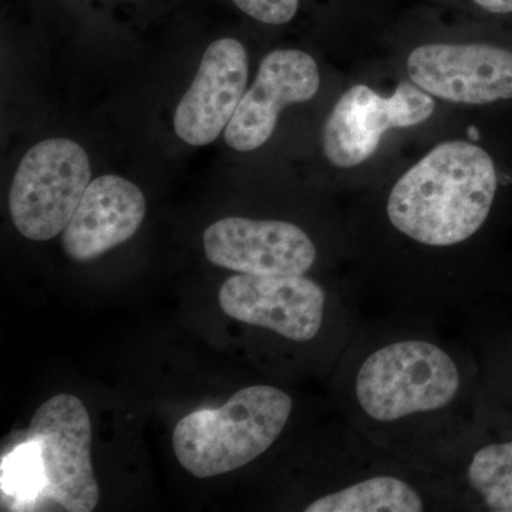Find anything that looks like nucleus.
<instances>
[{
  "label": "nucleus",
  "mask_w": 512,
  "mask_h": 512,
  "mask_svg": "<svg viewBox=\"0 0 512 512\" xmlns=\"http://www.w3.org/2000/svg\"><path fill=\"white\" fill-rule=\"evenodd\" d=\"M497 190V170L487 151L466 141H447L393 185L384 218L414 247L450 251L464 247L484 228Z\"/></svg>",
  "instance_id": "obj_2"
},
{
  "label": "nucleus",
  "mask_w": 512,
  "mask_h": 512,
  "mask_svg": "<svg viewBox=\"0 0 512 512\" xmlns=\"http://www.w3.org/2000/svg\"><path fill=\"white\" fill-rule=\"evenodd\" d=\"M481 366L437 323L362 320L333 369L336 409L366 439L427 474L476 430Z\"/></svg>",
  "instance_id": "obj_1"
},
{
  "label": "nucleus",
  "mask_w": 512,
  "mask_h": 512,
  "mask_svg": "<svg viewBox=\"0 0 512 512\" xmlns=\"http://www.w3.org/2000/svg\"><path fill=\"white\" fill-rule=\"evenodd\" d=\"M434 109V100L416 84L400 83L389 99L357 84L340 97L326 120L323 153L335 167H357L375 154L389 128L417 126Z\"/></svg>",
  "instance_id": "obj_7"
},
{
  "label": "nucleus",
  "mask_w": 512,
  "mask_h": 512,
  "mask_svg": "<svg viewBox=\"0 0 512 512\" xmlns=\"http://www.w3.org/2000/svg\"><path fill=\"white\" fill-rule=\"evenodd\" d=\"M86 151L69 138H49L20 161L9 192L13 225L32 241L62 234L92 183Z\"/></svg>",
  "instance_id": "obj_5"
},
{
  "label": "nucleus",
  "mask_w": 512,
  "mask_h": 512,
  "mask_svg": "<svg viewBox=\"0 0 512 512\" xmlns=\"http://www.w3.org/2000/svg\"><path fill=\"white\" fill-rule=\"evenodd\" d=\"M248 83V55L237 39L225 37L208 46L200 69L174 114L177 136L201 147L228 127Z\"/></svg>",
  "instance_id": "obj_11"
},
{
  "label": "nucleus",
  "mask_w": 512,
  "mask_h": 512,
  "mask_svg": "<svg viewBox=\"0 0 512 512\" xmlns=\"http://www.w3.org/2000/svg\"><path fill=\"white\" fill-rule=\"evenodd\" d=\"M478 6L491 13H511L512 0H474Z\"/></svg>",
  "instance_id": "obj_16"
},
{
  "label": "nucleus",
  "mask_w": 512,
  "mask_h": 512,
  "mask_svg": "<svg viewBox=\"0 0 512 512\" xmlns=\"http://www.w3.org/2000/svg\"><path fill=\"white\" fill-rule=\"evenodd\" d=\"M293 397L272 384H252L220 409L198 410L178 421L173 447L178 463L197 478L248 466L278 443L291 423Z\"/></svg>",
  "instance_id": "obj_4"
},
{
  "label": "nucleus",
  "mask_w": 512,
  "mask_h": 512,
  "mask_svg": "<svg viewBox=\"0 0 512 512\" xmlns=\"http://www.w3.org/2000/svg\"><path fill=\"white\" fill-rule=\"evenodd\" d=\"M225 315L339 362L362 323L356 288H328L308 275L231 276L220 289Z\"/></svg>",
  "instance_id": "obj_3"
},
{
  "label": "nucleus",
  "mask_w": 512,
  "mask_h": 512,
  "mask_svg": "<svg viewBox=\"0 0 512 512\" xmlns=\"http://www.w3.org/2000/svg\"><path fill=\"white\" fill-rule=\"evenodd\" d=\"M245 15L266 25H285L295 18L299 0H232Z\"/></svg>",
  "instance_id": "obj_15"
},
{
  "label": "nucleus",
  "mask_w": 512,
  "mask_h": 512,
  "mask_svg": "<svg viewBox=\"0 0 512 512\" xmlns=\"http://www.w3.org/2000/svg\"><path fill=\"white\" fill-rule=\"evenodd\" d=\"M451 511L512 512V437H488L476 430L429 474Z\"/></svg>",
  "instance_id": "obj_12"
},
{
  "label": "nucleus",
  "mask_w": 512,
  "mask_h": 512,
  "mask_svg": "<svg viewBox=\"0 0 512 512\" xmlns=\"http://www.w3.org/2000/svg\"><path fill=\"white\" fill-rule=\"evenodd\" d=\"M28 439L39 446L43 495L70 512H90L100 498L92 466V421L79 397L57 394L36 410Z\"/></svg>",
  "instance_id": "obj_6"
},
{
  "label": "nucleus",
  "mask_w": 512,
  "mask_h": 512,
  "mask_svg": "<svg viewBox=\"0 0 512 512\" xmlns=\"http://www.w3.org/2000/svg\"><path fill=\"white\" fill-rule=\"evenodd\" d=\"M468 136H470L471 138H474V140H477L478 133H477L476 128L470 127V130H468Z\"/></svg>",
  "instance_id": "obj_17"
},
{
  "label": "nucleus",
  "mask_w": 512,
  "mask_h": 512,
  "mask_svg": "<svg viewBox=\"0 0 512 512\" xmlns=\"http://www.w3.org/2000/svg\"><path fill=\"white\" fill-rule=\"evenodd\" d=\"M3 491L16 494L15 497L29 498L36 493L43 494L46 485L45 471L39 446L35 440L26 439L22 446L3 458Z\"/></svg>",
  "instance_id": "obj_14"
},
{
  "label": "nucleus",
  "mask_w": 512,
  "mask_h": 512,
  "mask_svg": "<svg viewBox=\"0 0 512 512\" xmlns=\"http://www.w3.org/2000/svg\"><path fill=\"white\" fill-rule=\"evenodd\" d=\"M423 92L461 104L512 99V53L490 45H426L407 60Z\"/></svg>",
  "instance_id": "obj_9"
},
{
  "label": "nucleus",
  "mask_w": 512,
  "mask_h": 512,
  "mask_svg": "<svg viewBox=\"0 0 512 512\" xmlns=\"http://www.w3.org/2000/svg\"><path fill=\"white\" fill-rule=\"evenodd\" d=\"M320 74L315 59L302 50H275L264 57L254 86L242 97L225 128L232 150L254 151L274 134L279 113L288 104L316 96Z\"/></svg>",
  "instance_id": "obj_10"
},
{
  "label": "nucleus",
  "mask_w": 512,
  "mask_h": 512,
  "mask_svg": "<svg viewBox=\"0 0 512 512\" xmlns=\"http://www.w3.org/2000/svg\"><path fill=\"white\" fill-rule=\"evenodd\" d=\"M146 197L119 175H101L84 192L62 232V247L76 262H89L133 238L146 217Z\"/></svg>",
  "instance_id": "obj_13"
},
{
  "label": "nucleus",
  "mask_w": 512,
  "mask_h": 512,
  "mask_svg": "<svg viewBox=\"0 0 512 512\" xmlns=\"http://www.w3.org/2000/svg\"><path fill=\"white\" fill-rule=\"evenodd\" d=\"M202 241L211 264L238 274L308 275L319 259L311 235L291 221L224 218Z\"/></svg>",
  "instance_id": "obj_8"
}]
</instances>
